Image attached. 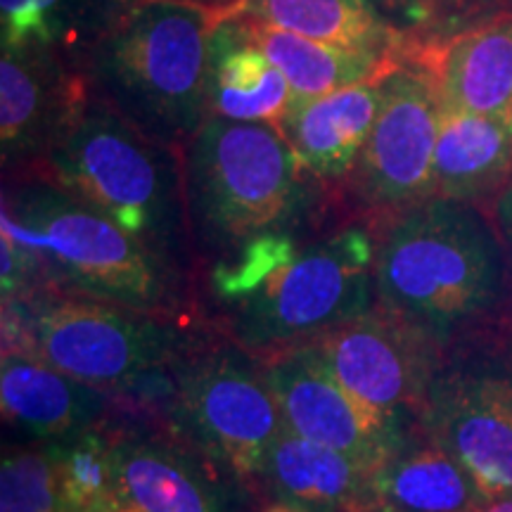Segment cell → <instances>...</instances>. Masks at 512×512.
Here are the masks:
<instances>
[{"mask_svg": "<svg viewBox=\"0 0 512 512\" xmlns=\"http://www.w3.org/2000/svg\"><path fill=\"white\" fill-rule=\"evenodd\" d=\"M64 496L74 512H119L114 439L91 430L48 444Z\"/></svg>", "mask_w": 512, "mask_h": 512, "instance_id": "obj_25", "label": "cell"}, {"mask_svg": "<svg viewBox=\"0 0 512 512\" xmlns=\"http://www.w3.org/2000/svg\"><path fill=\"white\" fill-rule=\"evenodd\" d=\"M375 228L349 221L304 245L211 278L230 337L271 356L318 339L375 306Z\"/></svg>", "mask_w": 512, "mask_h": 512, "instance_id": "obj_3", "label": "cell"}, {"mask_svg": "<svg viewBox=\"0 0 512 512\" xmlns=\"http://www.w3.org/2000/svg\"><path fill=\"white\" fill-rule=\"evenodd\" d=\"M219 17H242L335 46L392 60L411 55V34L394 27L366 0H192Z\"/></svg>", "mask_w": 512, "mask_h": 512, "instance_id": "obj_18", "label": "cell"}, {"mask_svg": "<svg viewBox=\"0 0 512 512\" xmlns=\"http://www.w3.org/2000/svg\"><path fill=\"white\" fill-rule=\"evenodd\" d=\"M36 171L171 266L190 271L181 152L143 136L102 100L91 95L74 131Z\"/></svg>", "mask_w": 512, "mask_h": 512, "instance_id": "obj_6", "label": "cell"}, {"mask_svg": "<svg viewBox=\"0 0 512 512\" xmlns=\"http://www.w3.org/2000/svg\"><path fill=\"white\" fill-rule=\"evenodd\" d=\"M143 0H0V48L50 50L79 64Z\"/></svg>", "mask_w": 512, "mask_h": 512, "instance_id": "obj_23", "label": "cell"}, {"mask_svg": "<svg viewBox=\"0 0 512 512\" xmlns=\"http://www.w3.org/2000/svg\"><path fill=\"white\" fill-rule=\"evenodd\" d=\"M0 406L12 425L38 439L64 441L95 427L105 411V394L72 380L31 351H5Z\"/></svg>", "mask_w": 512, "mask_h": 512, "instance_id": "obj_19", "label": "cell"}, {"mask_svg": "<svg viewBox=\"0 0 512 512\" xmlns=\"http://www.w3.org/2000/svg\"><path fill=\"white\" fill-rule=\"evenodd\" d=\"M366 3L411 36H422V31L430 29L434 22V12L425 0H366Z\"/></svg>", "mask_w": 512, "mask_h": 512, "instance_id": "obj_28", "label": "cell"}, {"mask_svg": "<svg viewBox=\"0 0 512 512\" xmlns=\"http://www.w3.org/2000/svg\"><path fill=\"white\" fill-rule=\"evenodd\" d=\"M432 181L434 197L494 207L512 181V128L441 107Z\"/></svg>", "mask_w": 512, "mask_h": 512, "instance_id": "obj_20", "label": "cell"}, {"mask_svg": "<svg viewBox=\"0 0 512 512\" xmlns=\"http://www.w3.org/2000/svg\"><path fill=\"white\" fill-rule=\"evenodd\" d=\"M382 100V79L320 98H292L278 131L306 171L339 197L382 110Z\"/></svg>", "mask_w": 512, "mask_h": 512, "instance_id": "obj_15", "label": "cell"}, {"mask_svg": "<svg viewBox=\"0 0 512 512\" xmlns=\"http://www.w3.org/2000/svg\"><path fill=\"white\" fill-rule=\"evenodd\" d=\"M0 233L31 249L48 287L159 316L183 309L188 273L31 169L5 176Z\"/></svg>", "mask_w": 512, "mask_h": 512, "instance_id": "obj_4", "label": "cell"}, {"mask_svg": "<svg viewBox=\"0 0 512 512\" xmlns=\"http://www.w3.org/2000/svg\"><path fill=\"white\" fill-rule=\"evenodd\" d=\"M249 31L268 60L285 74L294 98H320L358 83L382 79L394 64L401 62L256 22H249Z\"/></svg>", "mask_w": 512, "mask_h": 512, "instance_id": "obj_24", "label": "cell"}, {"mask_svg": "<svg viewBox=\"0 0 512 512\" xmlns=\"http://www.w3.org/2000/svg\"><path fill=\"white\" fill-rule=\"evenodd\" d=\"M216 12L192 0H143L83 60L93 98L181 152L209 119L207 57Z\"/></svg>", "mask_w": 512, "mask_h": 512, "instance_id": "obj_5", "label": "cell"}, {"mask_svg": "<svg viewBox=\"0 0 512 512\" xmlns=\"http://www.w3.org/2000/svg\"><path fill=\"white\" fill-rule=\"evenodd\" d=\"M181 171L192 254L209 268L264 242L328 233L339 202L273 124L207 119L181 150Z\"/></svg>", "mask_w": 512, "mask_h": 512, "instance_id": "obj_1", "label": "cell"}, {"mask_svg": "<svg viewBox=\"0 0 512 512\" xmlns=\"http://www.w3.org/2000/svg\"><path fill=\"white\" fill-rule=\"evenodd\" d=\"M375 304L453 339L505 311V261L494 219L465 202L430 197L375 221Z\"/></svg>", "mask_w": 512, "mask_h": 512, "instance_id": "obj_2", "label": "cell"}, {"mask_svg": "<svg viewBox=\"0 0 512 512\" xmlns=\"http://www.w3.org/2000/svg\"><path fill=\"white\" fill-rule=\"evenodd\" d=\"M377 512H472L486 503L475 479L418 425L373 472Z\"/></svg>", "mask_w": 512, "mask_h": 512, "instance_id": "obj_22", "label": "cell"}, {"mask_svg": "<svg viewBox=\"0 0 512 512\" xmlns=\"http://www.w3.org/2000/svg\"><path fill=\"white\" fill-rule=\"evenodd\" d=\"M501 15H512V0H437L434 5V22L444 34L453 24H479L484 19Z\"/></svg>", "mask_w": 512, "mask_h": 512, "instance_id": "obj_27", "label": "cell"}, {"mask_svg": "<svg viewBox=\"0 0 512 512\" xmlns=\"http://www.w3.org/2000/svg\"><path fill=\"white\" fill-rule=\"evenodd\" d=\"M292 98L285 74L254 41L247 19L216 15L207 57L209 119L278 126Z\"/></svg>", "mask_w": 512, "mask_h": 512, "instance_id": "obj_17", "label": "cell"}, {"mask_svg": "<svg viewBox=\"0 0 512 512\" xmlns=\"http://www.w3.org/2000/svg\"><path fill=\"white\" fill-rule=\"evenodd\" d=\"M472 512H512V496L496 498V501H486L484 505H479V508Z\"/></svg>", "mask_w": 512, "mask_h": 512, "instance_id": "obj_30", "label": "cell"}, {"mask_svg": "<svg viewBox=\"0 0 512 512\" xmlns=\"http://www.w3.org/2000/svg\"><path fill=\"white\" fill-rule=\"evenodd\" d=\"M91 102L86 74L38 48H0V162L3 176L38 169Z\"/></svg>", "mask_w": 512, "mask_h": 512, "instance_id": "obj_13", "label": "cell"}, {"mask_svg": "<svg viewBox=\"0 0 512 512\" xmlns=\"http://www.w3.org/2000/svg\"><path fill=\"white\" fill-rule=\"evenodd\" d=\"M382 110L342 188L344 207L375 223L434 197L441 98L430 62L406 55L382 76Z\"/></svg>", "mask_w": 512, "mask_h": 512, "instance_id": "obj_9", "label": "cell"}, {"mask_svg": "<svg viewBox=\"0 0 512 512\" xmlns=\"http://www.w3.org/2000/svg\"><path fill=\"white\" fill-rule=\"evenodd\" d=\"M261 366L278 401L283 425L313 444L332 448L375 472L408 439L415 427H396L363 408L306 342L264 356Z\"/></svg>", "mask_w": 512, "mask_h": 512, "instance_id": "obj_12", "label": "cell"}, {"mask_svg": "<svg viewBox=\"0 0 512 512\" xmlns=\"http://www.w3.org/2000/svg\"><path fill=\"white\" fill-rule=\"evenodd\" d=\"M332 375L370 413L396 427H418L444 349L425 330L373 306L313 339Z\"/></svg>", "mask_w": 512, "mask_h": 512, "instance_id": "obj_10", "label": "cell"}, {"mask_svg": "<svg viewBox=\"0 0 512 512\" xmlns=\"http://www.w3.org/2000/svg\"><path fill=\"white\" fill-rule=\"evenodd\" d=\"M264 512H313L309 508H302V505L297 503H287V501H278L273 505H268V508Z\"/></svg>", "mask_w": 512, "mask_h": 512, "instance_id": "obj_31", "label": "cell"}, {"mask_svg": "<svg viewBox=\"0 0 512 512\" xmlns=\"http://www.w3.org/2000/svg\"><path fill=\"white\" fill-rule=\"evenodd\" d=\"M441 107L512 128V15L472 24L425 50Z\"/></svg>", "mask_w": 512, "mask_h": 512, "instance_id": "obj_16", "label": "cell"}, {"mask_svg": "<svg viewBox=\"0 0 512 512\" xmlns=\"http://www.w3.org/2000/svg\"><path fill=\"white\" fill-rule=\"evenodd\" d=\"M0 512H74L62 491L50 446L5 451Z\"/></svg>", "mask_w": 512, "mask_h": 512, "instance_id": "obj_26", "label": "cell"}, {"mask_svg": "<svg viewBox=\"0 0 512 512\" xmlns=\"http://www.w3.org/2000/svg\"><path fill=\"white\" fill-rule=\"evenodd\" d=\"M264 482L278 501L318 512H377L373 472L332 448L280 427L268 451Z\"/></svg>", "mask_w": 512, "mask_h": 512, "instance_id": "obj_21", "label": "cell"}, {"mask_svg": "<svg viewBox=\"0 0 512 512\" xmlns=\"http://www.w3.org/2000/svg\"><path fill=\"white\" fill-rule=\"evenodd\" d=\"M491 219L496 223L498 238L503 247L505 261V311L512 318V181L501 192V197L491 207Z\"/></svg>", "mask_w": 512, "mask_h": 512, "instance_id": "obj_29", "label": "cell"}, {"mask_svg": "<svg viewBox=\"0 0 512 512\" xmlns=\"http://www.w3.org/2000/svg\"><path fill=\"white\" fill-rule=\"evenodd\" d=\"M119 512H245V479L192 444L114 439Z\"/></svg>", "mask_w": 512, "mask_h": 512, "instance_id": "obj_14", "label": "cell"}, {"mask_svg": "<svg viewBox=\"0 0 512 512\" xmlns=\"http://www.w3.org/2000/svg\"><path fill=\"white\" fill-rule=\"evenodd\" d=\"M510 358H512V356H510ZM510 366H512V361H510Z\"/></svg>", "mask_w": 512, "mask_h": 512, "instance_id": "obj_33", "label": "cell"}, {"mask_svg": "<svg viewBox=\"0 0 512 512\" xmlns=\"http://www.w3.org/2000/svg\"><path fill=\"white\" fill-rule=\"evenodd\" d=\"M425 3H427V5H430V8H432V12H434V5H437V0H425Z\"/></svg>", "mask_w": 512, "mask_h": 512, "instance_id": "obj_32", "label": "cell"}, {"mask_svg": "<svg viewBox=\"0 0 512 512\" xmlns=\"http://www.w3.org/2000/svg\"><path fill=\"white\" fill-rule=\"evenodd\" d=\"M420 427L465 467L486 501L512 496V366L486 358L441 366Z\"/></svg>", "mask_w": 512, "mask_h": 512, "instance_id": "obj_11", "label": "cell"}, {"mask_svg": "<svg viewBox=\"0 0 512 512\" xmlns=\"http://www.w3.org/2000/svg\"><path fill=\"white\" fill-rule=\"evenodd\" d=\"M17 302L29 323L31 354L95 389L138 380L174 361L185 347L171 316L53 287Z\"/></svg>", "mask_w": 512, "mask_h": 512, "instance_id": "obj_7", "label": "cell"}, {"mask_svg": "<svg viewBox=\"0 0 512 512\" xmlns=\"http://www.w3.org/2000/svg\"><path fill=\"white\" fill-rule=\"evenodd\" d=\"M254 354L242 347L181 351L174 418L183 439L245 482L261 479L283 415Z\"/></svg>", "mask_w": 512, "mask_h": 512, "instance_id": "obj_8", "label": "cell"}]
</instances>
